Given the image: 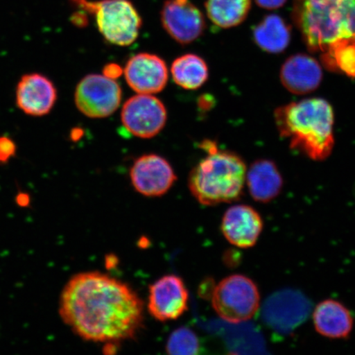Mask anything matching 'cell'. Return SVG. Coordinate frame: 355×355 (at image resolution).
I'll list each match as a JSON object with an SVG mask.
<instances>
[{
    "label": "cell",
    "mask_w": 355,
    "mask_h": 355,
    "mask_svg": "<svg viewBox=\"0 0 355 355\" xmlns=\"http://www.w3.org/2000/svg\"><path fill=\"white\" fill-rule=\"evenodd\" d=\"M200 146L207 155L190 172L191 193L204 206L238 201L246 180L243 159L232 152L220 150L212 141H203Z\"/></svg>",
    "instance_id": "277c9868"
},
{
    "label": "cell",
    "mask_w": 355,
    "mask_h": 355,
    "mask_svg": "<svg viewBox=\"0 0 355 355\" xmlns=\"http://www.w3.org/2000/svg\"><path fill=\"white\" fill-rule=\"evenodd\" d=\"M322 76L320 64L306 54L288 58L279 73L283 86L295 95L309 94L316 90L320 86Z\"/></svg>",
    "instance_id": "9a60e30c"
},
{
    "label": "cell",
    "mask_w": 355,
    "mask_h": 355,
    "mask_svg": "<svg viewBox=\"0 0 355 355\" xmlns=\"http://www.w3.org/2000/svg\"><path fill=\"white\" fill-rule=\"evenodd\" d=\"M189 300L183 279L175 275H167L150 286L148 309L157 321L176 320L188 310Z\"/></svg>",
    "instance_id": "9c48e42d"
},
{
    "label": "cell",
    "mask_w": 355,
    "mask_h": 355,
    "mask_svg": "<svg viewBox=\"0 0 355 355\" xmlns=\"http://www.w3.org/2000/svg\"><path fill=\"white\" fill-rule=\"evenodd\" d=\"M123 70L118 64H109L105 65L103 69V75L110 79H117L121 76Z\"/></svg>",
    "instance_id": "484cf974"
},
{
    "label": "cell",
    "mask_w": 355,
    "mask_h": 355,
    "mask_svg": "<svg viewBox=\"0 0 355 355\" xmlns=\"http://www.w3.org/2000/svg\"><path fill=\"white\" fill-rule=\"evenodd\" d=\"M60 314L83 340L114 344L132 339L143 326V301L132 288L101 272H83L67 283Z\"/></svg>",
    "instance_id": "6da1fadb"
},
{
    "label": "cell",
    "mask_w": 355,
    "mask_h": 355,
    "mask_svg": "<svg viewBox=\"0 0 355 355\" xmlns=\"http://www.w3.org/2000/svg\"><path fill=\"white\" fill-rule=\"evenodd\" d=\"M84 12H75L72 16L73 24L78 26H85L87 25V19L86 15H83Z\"/></svg>",
    "instance_id": "4316f807"
},
{
    "label": "cell",
    "mask_w": 355,
    "mask_h": 355,
    "mask_svg": "<svg viewBox=\"0 0 355 355\" xmlns=\"http://www.w3.org/2000/svg\"><path fill=\"white\" fill-rule=\"evenodd\" d=\"M279 135L291 148L314 161H324L334 148V112L329 102L306 99L279 107L275 112Z\"/></svg>",
    "instance_id": "7a4b0ae2"
},
{
    "label": "cell",
    "mask_w": 355,
    "mask_h": 355,
    "mask_svg": "<svg viewBox=\"0 0 355 355\" xmlns=\"http://www.w3.org/2000/svg\"><path fill=\"white\" fill-rule=\"evenodd\" d=\"M57 97L55 84L41 73L25 74L17 85V106L30 116L42 117L50 113Z\"/></svg>",
    "instance_id": "4fadbf2b"
},
{
    "label": "cell",
    "mask_w": 355,
    "mask_h": 355,
    "mask_svg": "<svg viewBox=\"0 0 355 355\" xmlns=\"http://www.w3.org/2000/svg\"><path fill=\"white\" fill-rule=\"evenodd\" d=\"M313 319L315 329L329 338H347L353 329L352 313L338 301L321 302L314 310Z\"/></svg>",
    "instance_id": "ac0fdd59"
},
{
    "label": "cell",
    "mask_w": 355,
    "mask_h": 355,
    "mask_svg": "<svg viewBox=\"0 0 355 355\" xmlns=\"http://www.w3.org/2000/svg\"><path fill=\"white\" fill-rule=\"evenodd\" d=\"M255 2L257 6L265 10H272L282 8L287 0H255Z\"/></svg>",
    "instance_id": "d4e9b609"
},
{
    "label": "cell",
    "mask_w": 355,
    "mask_h": 355,
    "mask_svg": "<svg viewBox=\"0 0 355 355\" xmlns=\"http://www.w3.org/2000/svg\"><path fill=\"white\" fill-rule=\"evenodd\" d=\"M200 343L195 333L187 327L175 330L167 341L166 352L168 354L193 355L198 354Z\"/></svg>",
    "instance_id": "603a6c76"
},
{
    "label": "cell",
    "mask_w": 355,
    "mask_h": 355,
    "mask_svg": "<svg viewBox=\"0 0 355 355\" xmlns=\"http://www.w3.org/2000/svg\"><path fill=\"white\" fill-rule=\"evenodd\" d=\"M17 153V146L10 137H0V163L6 164L15 157Z\"/></svg>",
    "instance_id": "cb8c5ba5"
},
{
    "label": "cell",
    "mask_w": 355,
    "mask_h": 355,
    "mask_svg": "<svg viewBox=\"0 0 355 355\" xmlns=\"http://www.w3.org/2000/svg\"><path fill=\"white\" fill-rule=\"evenodd\" d=\"M130 179L137 192L146 197H159L171 189L177 176L167 159L157 154H146L133 163Z\"/></svg>",
    "instance_id": "8fae6325"
},
{
    "label": "cell",
    "mask_w": 355,
    "mask_h": 355,
    "mask_svg": "<svg viewBox=\"0 0 355 355\" xmlns=\"http://www.w3.org/2000/svg\"><path fill=\"white\" fill-rule=\"evenodd\" d=\"M257 46L270 54H279L286 51L291 40V28L282 17L266 16L252 32Z\"/></svg>",
    "instance_id": "d6986e66"
},
{
    "label": "cell",
    "mask_w": 355,
    "mask_h": 355,
    "mask_svg": "<svg viewBox=\"0 0 355 355\" xmlns=\"http://www.w3.org/2000/svg\"><path fill=\"white\" fill-rule=\"evenodd\" d=\"M128 86L139 94L153 95L166 87L168 73L166 62L148 53H140L127 62L123 71Z\"/></svg>",
    "instance_id": "7c38bea8"
},
{
    "label": "cell",
    "mask_w": 355,
    "mask_h": 355,
    "mask_svg": "<svg viewBox=\"0 0 355 355\" xmlns=\"http://www.w3.org/2000/svg\"><path fill=\"white\" fill-rule=\"evenodd\" d=\"M211 303L225 321L239 323L254 317L260 306V294L256 284L243 275L222 279L212 292Z\"/></svg>",
    "instance_id": "8992f818"
},
{
    "label": "cell",
    "mask_w": 355,
    "mask_h": 355,
    "mask_svg": "<svg viewBox=\"0 0 355 355\" xmlns=\"http://www.w3.org/2000/svg\"><path fill=\"white\" fill-rule=\"evenodd\" d=\"M122 90L114 79L104 75L89 74L79 82L74 101L85 116L103 119L114 114L121 105Z\"/></svg>",
    "instance_id": "52a82bcc"
},
{
    "label": "cell",
    "mask_w": 355,
    "mask_h": 355,
    "mask_svg": "<svg viewBox=\"0 0 355 355\" xmlns=\"http://www.w3.org/2000/svg\"><path fill=\"white\" fill-rule=\"evenodd\" d=\"M161 20L166 32L181 44L196 41L206 28L202 12L190 0H166Z\"/></svg>",
    "instance_id": "30bf717a"
},
{
    "label": "cell",
    "mask_w": 355,
    "mask_h": 355,
    "mask_svg": "<svg viewBox=\"0 0 355 355\" xmlns=\"http://www.w3.org/2000/svg\"><path fill=\"white\" fill-rule=\"evenodd\" d=\"M171 74L178 86L186 90H197L207 81L209 70L202 57L187 54L173 62Z\"/></svg>",
    "instance_id": "ffe728a7"
},
{
    "label": "cell",
    "mask_w": 355,
    "mask_h": 355,
    "mask_svg": "<svg viewBox=\"0 0 355 355\" xmlns=\"http://www.w3.org/2000/svg\"><path fill=\"white\" fill-rule=\"evenodd\" d=\"M208 17L221 28H230L241 24L251 8V0H207Z\"/></svg>",
    "instance_id": "44dd1931"
},
{
    "label": "cell",
    "mask_w": 355,
    "mask_h": 355,
    "mask_svg": "<svg viewBox=\"0 0 355 355\" xmlns=\"http://www.w3.org/2000/svg\"><path fill=\"white\" fill-rule=\"evenodd\" d=\"M263 228V222L259 213L247 205L230 207L221 222V230L225 239L241 248L254 246Z\"/></svg>",
    "instance_id": "5bb4252c"
},
{
    "label": "cell",
    "mask_w": 355,
    "mask_h": 355,
    "mask_svg": "<svg viewBox=\"0 0 355 355\" xmlns=\"http://www.w3.org/2000/svg\"><path fill=\"white\" fill-rule=\"evenodd\" d=\"M80 10L96 17L99 32L110 44L128 46L139 37L143 21L130 0H71Z\"/></svg>",
    "instance_id": "5b68a950"
},
{
    "label": "cell",
    "mask_w": 355,
    "mask_h": 355,
    "mask_svg": "<svg viewBox=\"0 0 355 355\" xmlns=\"http://www.w3.org/2000/svg\"><path fill=\"white\" fill-rule=\"evenodd\" d=\"M121 121L124 128L132 135L140 139H152L165 127L167 110L157 97L137 94L123 105Z\"/></svg>",
    "instance_id": "ba28073f"
},
{
    "label": "cell",
    "mask_w": 355,
    "mask_h": 355,
    "mask_svg": "<svg viewBox=\"0 0 355 355\" xmlns=\"http://www.w3.org/2000/svg\"><path fill=\"white\" fill-rule=\"evenodd\" d=\"M308 311L304 297L294 291L282 292L266 302L265 318L277 329L290 331L304 320Z\"/></svg>",
    "instance_id": "2e32d148"
},
{
    "label": "cell",
    "mask_w": 355,
    "mask_h": 355,
    "mask_svg": "<svg viewBox=\"0 0 355 355\" xmlns=\"http://www.w3.org/2000/svg\"><path fill=\"white\" fill-rule=\"evenodd\" d=\"M322 63L332 73H341L355 78V39L332 46L321 54Z\"/></svg>",
    "instance_id": "7402d4cb"
},
{
    "label": "cell",
    "mask_w": 355,
    "mask_h": 355,
    "mask_svg": "<svg viewBox=\"0 0 355 355\" xmlns=\"http://www.w3.org/2000/svg\"><path fill=\"white\" fill-rule=\"evenodd\" d=\"M292 17L311 52L355 39V0H295Z\"/></svg>",
    "instance_id": "3957f363"
},
{
    "label": "cell",
    "mask_w": 355,
    "mask_h": 355,
    "mask_svg": "<svg viewBox=\"0 0 355 355\" xmlns=\"http://www.w3.org/2000/svg\"><path fill=\"white\" fill-rule=\"evenodd\" d=\"M252 198L259 202H269L281 193L283 178L276 164L260 159L252 164L245 180Z\"/></svg>",
    "instance_id": "e0dca14e"
}]
</instances>
